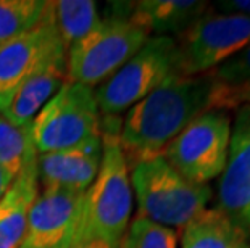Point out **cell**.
Wrapping results in <instances>:
<instances>
[{
    "label": "cell",
    "instance_id": "obj_22",
    "mask_svg": "<svg viewBox=\"0 0 250 248\" xmlns=\"http://www.w3.org/2000/svg\"><path fill=\"white\" fill-rule=\"evenodd\" d=\"M71 248H123L121 242H111L102 237L92 235H76Z\"/></svg>",
    "mask_w": 250,
    "mask_h": 248
},
{
    "label": "cell",
    "instance_id": "obj_13",
    "mask_svg": "<svg viewBox=\"0 0 250 248\" xmlns=\"http://www.w3.org/2000/svg\"><path fill=\"white\" fill-rule=\"evenodd\" d=\"M207 12L199 0H141L131 3L129 19L150 36H179Z\"/></svg>",
    "mask_w": 250,
    "mask_h": 248
},
{
    "label": "cell",
    "instance_id": "obj_17",
    "mask_svg": "<svg viewBox=\"0 0 250 248\" xmlns=\"http://www.w3.org/2000/svg\"><path fill=\"white\" fill-rule=\"evenodd\" d=\"M52 18L58 38L68 49L99 24L97 3L92 0H58L52 2Z\"/></svg>",
    "mask_w": 250,
    "mask_h": 248
},
{
    "label": "cell",
    "instance_id": "obj_19",
    "mask_svg": "<svg viewBox=\"0 0 250 248\" xmlns=\"http://www.w3.org/2000/svg\"><path fill=\"white\" fill-rule=\"evenodd\" d=\"M49 8L47 0H0V47L34 29Z\"/></svg>",
    "mask_w": 250,
    "mask_h": 248
},
{
    "label": "cell",
    "instance_id": "obj_15",
    "mask_svg": "<svg viewBox=\"0 0 250 248\" xmlns=\"http://www.w3.org/2000/svg\"><path fill=\"white\" fill-rule=\"evenodd\" d=\"M66 81V57L58 58L49 66L44 68L36 76L28 79L21 86L3 110L2 114L10 123L23 128L31 126L33 121L47 102L58 92V89Z\"/></svg>",
    "mask_w": 250,
    "mask_h": 248
},
{
    "label": "cell",
    "instance_id": "obj_25",
    "mask_svg": "<svg viewBox=\"0 0 250 248\" xmlns=\"http://www.w3.org/2000/svg\"><path fill=\"white\" fill-rule=\"evenodd\" d=\"M12 182H13V179L10 177L2 168H0V198H2L5 195V192L8 191V187L12 186Z\"/></svg>",
    "mask_w": 250,
    "mask_h": 248
},
{
    "label": "cell",
    "instance_id": "obj_4",
    "mask_svg": "<svg viewBox=\"0 0 250 248\" xmlns=\"http://www.w3.org/2000/svg\"><path fill=\"white\" fill-rule=\"evenodd\" d=\"M150 34L129 17L108 15L68 49L66 81L100 86L146 44Z\"/></svg>",
    "mask_w": 250,
    "mask_h": 248
},
{
    "label": "cell",
    "instance_id": "obj_2",
    "mask_svg": "<svg viewBox=\"0 0 250 248\" xmlns=\"http://www.w3.org/2000/svg\"><path fill=\"white\" fill-rule=\"evenodd\" d=\"M120 126L102 121V161L94 182L84 193L76 235L121 242L131 223V168L120 147Z\"/></svg>",
    "mask_w": 250,
    "mask_h": 248
},
{
    "label": "cell",
    "instance_id": "obj_26",
    "mask_svg": "<svg viewBox=\"0 0 250 248\" xmlns=\"http://www.w3.org/2000/svg\"><path fill=\"white\" fill-rule=\"evenodd\" d=\"M244 107H247L249 108V113H250V105H244Z\"/></svg>",
    "mask_w": 250,
    "mask_h": 248
},
{
    "label": "cell",
    "instance_id": "obj_6",
    "mask_svg": "<svg viewBox=\"0 0 250 248\" xmlns=\"http://www.w3.org/2000/svg\"><path fill=\"white\" fill-rule=\"evenodd\" d=\"M102 139V114L92 87L65 81L33 121L37 153L68 150Z\"/></svg>",
    "mask_w": 250,
    "mask_h": 248
},
{
    "label": "cell",
    "instance_id": "obj_11",
    "mask_svg": "<svg viewBox=\"0 0 250 248\" xmlns=\"http://www.w3.org/2000/svg\"><path fill=\"white\" fill-rule=\"evenodd\" d=\"M250 205V113L247 107L237 108L231 129L226 166L218 182L216 207L229 218H236Z\"/></svg>",
    "mask_w": 250,
    "mask_h": 248
},
{
    "label": "cell",
    "instance_id": "obj_20",
    "mask_svg": "<svg viewBox=\"0 0 250 248\" xmlns=\"http://www.w3.org/2000/svg\"><path fill=\"white\" fill-rule=\"evenodd\" d=\"M123 248H178V232L137 214L121 240Z\"/></svg>",
    "mask_w": 250,
    "mask_h": 248
},
{
    "label": "cell",
    "instance_id": "obj_5",
    "mask_svg": "<svg viewBox=\"0 0 250 248\" xmlns=\"http://www.w3.org/2000/svg\"><path fill=\"white\" fill-rule=\"evenodd\" d=\"M178 47L173 36H150L115 75L94 89L100 114L116 118L176 75Z\"/></svg>",
    "mask_w": 250,
    "mask_h": 248
},
{
    "label": "cell",
    "instance_id": "obj_8",
    "mask_svg": "<svg viewBox=\"0 0 250 248\" xmlns=\"http://www.w3.org/2000/svg\"><path fill=\"white\" fill-rule=\"evenodd\" d=\"M178 76H199L216 70L250 45V17L207 12L174 38Z\"/></svg>",
    "mask_w": 250,
    "mask_h": 248
},
{
    "label": "cell",
    "instance_id": "obj_21",
    "mask_svg": "<svg viewBox=\"0 0 250 248\" xmlns=\"http://www.w3.org/2000/svg\"><path fill=\"white\" fill-rule=\"evenodd\" d=\"M211 73L215 81L225 87H250V45L232 55Z\"/></svg>",
    "mask_w": 250,
    "mask_h": 248
},
{
    "label": "cell",
    "instance_id": "obj_18",
    "mask_svg": "<svg viewBox=\"0 0 250 248\" xmlns=\"http://www.w3.org/2000/svg\"><path fill=\"white\" fill-rule=\"evenodd\" d=\"M34 160H37V150L33 124L18 128L0 114V168L15 181Z\"/></svg>",
    "mask_w": 250,
    "mask_h": 248
},
{
    "label": "cell",
    "instance_id": "obj_9",
    "mask_svg": "<svg viewBox=\"0 0 250 248\" xmlns=\"http://www.w3.org/2000/svg\"><path fill=\"white\" fill-rule=\"evenodd\" d=\"M66 54L54 24L50 2L45 18L34 29L0 47V113L28 79Z\"/></svg>",
    "mask_w": 250,
    "mask_h": 248
},
{
    "label": "cell",
    "instance_id": "obj_3",
    "mask_svg": "<svg viewBox=\"0 0 250 248\" xmlns=\"http://www.w3.org/2000/svg\"><path fill=\"white\" fill-rule=\"evenodd\" d=\"M131 186L139 216L171 229H183L207 208L213 195L208 186L184 179L162 155L132 166Z\"/></svg>",
    "mask_w": 250,
    "mask_h": 248
},
{
    "label": "cell",
    "instance_id": "obj_1",
    "mask_svg": "<svg viewBox=\"0 0 250 248\" xmlns=\"http://www.w3.org/2000/svg\"><path fill=\"white\" fill-rule=\"evenodd\" d=\"M215 92L213 73L173 75L127 110L118 140L129 168L162 155L195 118L215 110Z\"/></svg>",
    "mask_w": 250,
    "mask_h": 248
},
{
    "label": "cell",
    "instance_id": "obj_14",
    "mask_svg": "<svg viewBox=\"0 0 250 248\" xmlns=\"http://www.w3.org/2000/svg\"><path fill=\"white\" fill-rule=\"evenodd\" d=\"M39 195L37 160L29 163L0 198V248H20L29 211Z\"/></svg>",
    "mask_w": 250,
    "mask_h": 248
},
{
    "label": "cell",
    "instance_id": "obj_23",
    "mask_svg": "<svg viewBox=\"0 0 250 248\" xmlns=\"http://www.w3.org/2000/svg\"><path fill=\"white\" fill-rule=\"evenodd\" d=\"M218 13L250 17V0H221L216 2Z\"/></svg>",
    "mask_w": 250,
    "mask_h": 248
},
{
    "label": "cell",
    "instance_id": "obj_12",
    "mask_svg": "<svg viewBox=\"0 0 250 248\" xmlns=\"http://www.w3.org/2000/svg\"><path fill=\"white\" fill-rule=\"evenodd\" d=\"M102 161V139L68 150L37 153V179L42 189L81 192L94 182Z\"/></svg>",
    "mask_w": 250,
    "mask_h": 248
},
{
    "label": "cell",
    "instance_id": "obj_16",
    "mask_svg": "<svg viewBox=\"0 0 250 248\" xmlns=\"http://www.w3.org/2000/svg\"><path fill=\"white\" fill-rule=\"evenodd\" d=\"M181 248H249L241 226L218 208L202 210L183 228Z\"/></svg>",
    "mask_w": 250,
    "mask_h": 248
},
{
    "label": "cell",
    "instance_id": "obj_10",
    "mask_svg": "<svg viewBox=\"0 0 250 248\" xmlns=\"http://www.w3.org/2000/svg\"><path fill=\"white\" fill-rule=\"evenodd\" d=\"M83 203L81 192L42 189L31 207L20 248H71Z\"/></svg>",
    "mask_w": 250,
    "mask_h": 248
},
{
    "label": "cell",
    "instance_id": "obj_24",
    "mask_svg": "<svg viewBox=\"0 0 250 248\" xmlns=\"http://www.w3.org/2000/svg\"><path fill=\"white\" fill-rule=\"evenodd\" d=\"M236 223L241 226V228L244 229V230H249L250 232V205L242 211L241 214L237 216L236 218Z\"/></svg>",
    "mask_w": 250,
    "mask_h": 248
},
{
    "label": "cell",
    "instance_id": "obj_7",
    "mask_svg": "<svg viewBox=\"0 0 250 248\" xmlns=\"http://www.w3.org/2000/svg\"><path fill=\"white\" fill-rule=\"evenodd\" d=\"M231 129V118L225 110H208L174 137L162 156L189 182L207 186L225 170Z\"/></svg>",
    "mask_w": 250,
    "mask_h": 248
}]
</instances>
